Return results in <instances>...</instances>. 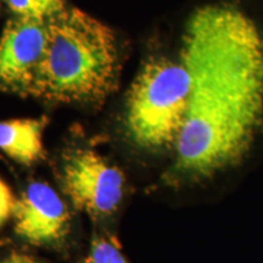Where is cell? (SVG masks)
Returning a JSON list of instances; mask_svg holds the SVG:
<instances>
[{"label": "cell", "instance_id": "1", "mask_svg": "<svg viewBox=\"0 0 263 263\" xmlns=\"http://www.w3.org/2000/svg\"><path fill=\"white\" fill-rule=\"evenodd\" d=\"M182 62L192 90L177 170L202 178L240 162L261 129L263 34L238 6L203 5L186 22Z\"/></svg>", "mask_w": 263, "mask_h": 263}, {"label": "cell", "instance_id": "2", "mask_svg": "<svg viewBox=\"0 0 263 263\" xmlns=\"http://www.w3.org/2000/svg\"><path fill=\"white\" fill-rule=\"evenodd\" d=\"M48 41L32 98L52 103L98 104L117 89L120 49L115 32L78 8L47 21Z\"/></svg>", "mask_w": 263, "mask_h": 263}, {"label": "cell", "instance_id": "3", "mask_svg": "<svg viewBox=\"0 0 263 263\" xmlns=\"http://www.w3.org/2000/svg\"><path fill=\"white\" fill-rule=\"evenodd\" d=\"M192 81L182 61L151 58L132 84L127 128L138 145L160 150L176 145L188 112Z\"/></svg>", "mask_w": 263, "mask_h": 263}, {"label": "cell", "instance_id": "4", "mask_svg": "<svg viewBox=\"0 0 263 263\" xmlns=\"http://www.w3.org/2000/svg\"><path fill=\"white\" fill-rule=\"evenodd\" d=\"M62 185L78 210L94 217L116 211L123 197L124 177L93 150L78 149L67 156Z\"/></svg>", "mask_w": 263, "mask_h": 263}, {"label": "cell", "instance_id": "5", "mask_svg": "<svg viewBox=\"0 0 263 263\" xmlns=\"http://www.w3.org/2000/svg\"><path fill=\"white\" fill-rule=\"evenodd\" d=\"M48 41L47 21L14 16L0 35V93L32 97Z\"/></svg>", "mask_w": 263, "mask_h": 263}, {"label": "cell", "instance_id": "6", "mask_svg": "<svg viewBox=\"0 0 263 263\" xmlns=\"http://www.w3.org/2000/svg\"><path fill=\"white\" fill-rule=\"evenodd\" d=\"M15 232L33 245L61 241L70 228V213L47 183L29 184L15 206Z\"/></svg>", "mask_w": 263, "mask_h": 263}, {"label": "cell", "instance_id": "7", "mask_svg": "<svg viewBox=\"0 0 263 263\" xmlns=\"http://www.w3.org/2000/svg\"><path fill=\"white\" fill-rule=\"evenodd\" d=\"M47 123V117L0 121V151L26 166L42 160L43 134Z\"/></svg>", "mask_w": 263, "mask_h": 263}, {"label": "cell", "instance_id": "8", "mask_svg": "<svg viewBox=\"0 0 263 263\" xmlns=\"http://www.w3.org/2000/svg\"><path fill=\"white\" fill-rule=\"evenodd\" d=\"M15 16L48 21L67 8L66 0H5Z\"/></svg>", "mask_w": 263, "mask_h": 263}, {"label": "cell", "instance_id": "9", "mask_svg": "<svg viewBox=\"0 0 263 263\" xmlns=\"http://www.w3.org/2000/svg\"><path fill=\"white\" fill-rule=\"evenodd\" d=\"M83 263H128L116 240L99 238L94 240Z\"/></svg>", "mask_w": 263, "mask_h": 263}, {"label": "cell", "instance_id": "10", "mask_svg": "<svg viewBox=\"0 0 263 263\" xmlns=\"http://www.w3.org/2000/svg\"><path fill=\"white\" fill-rule=\"evenodd\" d=\"M16 201L10 186L0 178V226L14 215Z\"/></svg>", "mask_w": 263, "mask_h": 263}, {"label": "cell", "instance_id": "11", "mask_svg": "<svg viewBox=\"0 0 263 263\" xmlns=\"http://www.w3.org/2000/svg\"><path fill=\"white\" fill-rule=\"evenodd\" d=\"M0 263H42L31 256L22 254H11L0 259Z\"/></svg>", "mask_w": 263, "mask_h": 263}]
</instances>
